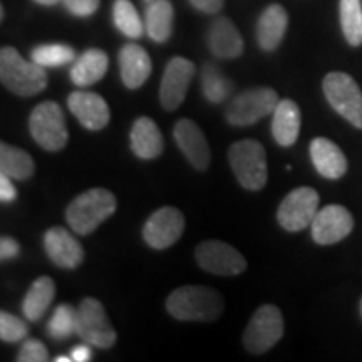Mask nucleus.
I'll return each instance as SVG.
<instances>
[{
  "instance_id": "nucleus-37",
  "label": "nucleus",
  "mask_w": 362,
  "mask_h": 362,
  "mask_svg": "<svg viewBox=\"0 0 362 362\" xmlns=\"http://www.w3.org/2000/svg\"><path fill=\"white\" fill-rule=\"evenodd\" d=\"M17 198V189L13 187L12 178L4 171H0V202L11 203Z\"/></svg>"
},
{
  "instance_id": "nucleus-24",
  "label": "nucleus",
  "mask_w": 362,
  "mask_h": 362,
  "mask_svg": "<svg viewBox=\"0 0 362 362\" xmlns=\"http://www.w3.org/2000/svg\"><path fill=\"white\" fill-rule=\"evenodd\" d=\"M107 66H110V59L107 54L101 49H89L83 56L78 57L71 69L72 83L79 88H89V86L96 84L106 76Z\"/></svg>"
},
{
  "instance_id": "nucleus-9",
  "label": "nucleus",
  "mask_w": 362,
  "mask_h": 362,
  "mask_svg": "<svg viewBox=\"0 0 362 362\" xmlns=\"http://www.w3.org/2000/svg\"><path fill=\"white\" fill-rule=\"evenodd\" d=\"M76 334L81 341L98 349H110L116 342V330L107 319L106 309L98 298L86 297L78 307Z\"/></svg>"
},
{
  "instance_id": "nucleus-33",
  "label": "nucleus",
  "mask_w": 362,
  "mask_h": 362,
  "mask_svg": "<svg viewBox=\"0 0 362 362\" xmlns=\"http://www.w3.org/2000/svg\"><path fill=\"white\" fill-rule=\"evenodd\" d=\"M27 332L29 329L24 320L6 310H0V341L11 344L21 342L22 339H25Z\"/></svg>"
},
{
  "instance_id": "nucleus-14",
  "label": "nucleus",
  "mask_w": 362,
  "mask_h": 362,
  "mask_svg": "<svg viewBox=\"0 0 362 362\" xmlns=\"http://www.w3.org/2000/svg\"><path fill=\"white\" fill-rule=\"evenodd\" d=\"M194 78V64L189 59L173 57L166 64L160 86V101L166 111H175L187 98L188 88Z\"/></svg>"
},
{
  "instance_id": "nucleus-28",
  "label": "nucleus",
  "mask_w": 362,
  "mask_h": 362,
  "mask_svg": "<svg viewBox=\"0 0 362 362\" xmlns=\"http://www.w3.org/2000/svg\"><path fill=\"white\" fill-rule=\"evenodd\" d=\"M233 84L223 72L220 71L218 66L205 64L202 69V90L206 101L220 104L228 99L232 94Z\"/></svg>"
},
{
  "instance_id": "nucleus-42",
  "label": "nucleus",
  "mask_w": 362,
  "mask_h": 362,
  "mask_svg": "<svg viewBox=\"0 0 362 362\" xmlns=\"http://www.w3.org/2000/svg\"><path fill=\"white\" fill-rule=\"evenodd\" d=\"M4 19V7H2V2H0V21Z\"/></svg>"
},
{
  "instance_id": "nucleus-23",
  "label": "nucleus",
  "mask_w": 362,
  "mask_h": 362,
  "mask_svg": "<svg viewBox=\"0 0 362 362\" xmlns=\"http://www.w3.org/2000/svg\"><path fill=\"white\" fill-rule=\"evenodd\" d=\"M161 131L151 117L141 116L134 121L131 129V149L141 160H155L163 153Z\"/></svg>"
},
{
  "instance_id": "nucleus-17",
  "label": "nucleus",
  "mask_w": 362,
  "mask_h": 362,
  "mask_svg": "<svg viewBox=\"0 0 362 362\" xmlns=\"http://www.w3.org/2000/svg\"><path fill=\"white\" fill-rule=\"evenodd\" d=\"M44 248L54 265L61 269H78L84 260L83 245L66 228L54 226L44 235Z\"/></svg>"
},
{
  "instance_id": "nucleus-36",
  "label": "nucleus",
  "mask_w": 362,
  "mask_h": 362,
  "mask_svg": "<svg viewBox=\"0 0 362 362\" xmlns=\"http://www.w3.org/2000/svg\"><path fill=\"white\" fill-rule=\"evenodd\" d=\"M21 253V245L16 238L0 237V262L17 259Z\"/></svg>"
},
{
  "instance_id": "nucleus-2",
  "label": "nucleus",
  "mask_w": 362,
  "mask_h": 362,
  "mask_svg": "<svg viewBox=\"0 0 362 362\" xmlns=\"http://www.w3.org/2000/svg\"><path fill=\"white\" fill-rule=\"evenodd\" d=\"M0 83L17 94L29 98L47 88V72L34 61H25L13 47L0 49Z\"/></svg>"
},
{
  "instance_id": "nucleus-29",
  "label": "nucleus",
  "mask_w": 362,
  "mask_h": 362,
  "mask_svg": "<svg viewBox=\"0 0 362 362\" xmlns=\"http://www.w3.org/2000/svg\"><path fill=\"white\" fill-rule=\"evenodd\" d=\"M339 19L347 42L352 47L362 45V0H341Z\"/></svg>"
},
{
  "instance_id": "nucleus-8",
  "label": "nucleus",
  "mask_w": 362,
  "mask_h": 362,
  "mask_svg": "<svg viewBox=\"0 0 362 362\" xmlns=\"http://www.w3.org/2000/svg\"><path fill=\"white\" fill-rule=\"evenodd\" d=\"M282 310L274 304H265L255 310L243 334V346L250 354H264L284 336Z\"/></svg>"
},
{
  "instance_id": "nucleus-22",
  "label": "nucleus",
  "mask_w": 362,
  "mask_h": 362,
  "mask_svg": "<svg viewBox=\"0 0 362 362\" xmlns=\"http://www.w3.org/2000/svg\"><path fill=\"white\" fill-rule=\"evenodd\" d=\"M153 64L148 52L138 44H126L119 51V71L128 89H138L146 83Z\"/></svg>"
},
{
  "instance_id": "nucleus-34",
  "label": "nucleus",
  "mask_w": 362,
  "mask_h": 362,
  "mask_svg": "<svg viewBox=\"0 0 362 362\" xmlns=\"http://www.w3.org/2000/svg\"><path fill=\"white\" fill-rule=\"evenodd\" d=\"M19 362H45L49 361V352L45 346L40 341L35 339H29L22 344L19 356H17Z\"/></svg>"
},
{
  "instance_id": "nucleus-3",
  "label": "nucleus",
  "mask_w": 362,
  "mask_h": 362,
  "mask_svg": "<svg viewBox=\"0 0 362 362\" xmlns=\"http://www.w3.org/2000/svg\"><path fill=\"white\" fill-rule=\"evenodd\" d=\"M116 197L110 189L94 188L81 193L66 210V220L78 235H89L116 211Z\"/></svg>"
},
{
  "instance_id": "nucleus-41",
  "label": "nucleus",
  "mask_w": 362,
  "mask_h": 362,
  "mask_svg": "<svg viewBox=\"0 0 362 362\" xmlns=\"http://www.w3.org/2000/svg\"><path fill=\"white\" fill-rule=\"evenodd\" d=\"M72 359L71 357H66V356H59V357H56V362H71Z\"/></svg>"
},
{
  "instance_id": "nucleus-5",
  "label": "nucleus",
  "mask_w": 362,
  "mask_h": 362,
  "mask_svg": "<svg viewBox=\"0 0 362 362\" xmlns=\"http://www.w3.org/2000/svg\"><path fill=\"white\" fill-rule=\"evenodd\" d=\"M324 96L334 111L357 129H362V93L346 72H329L322 83Z\"/></svg>"
},
{
  "instance_id": "nucleus-19",
  "label": "nucleus",
  "mask_w": 362,
  "mask_h": 362,
  "mask_svg": "<svg viewBox=\"0 0 362 362\" xmlns=\"http://www.w3.org/2000/svg\"><path fill=\"white\" fill-rule=\"evenodd\" d=\"M310 160L317 173L325 180H339L347 173L346 155L327 138H315L310 143Z\"/></svg>"
},
{
  "instance_id": "nucleus-20",
  "label": "nucleus",
  "mask_w": 362,
  "mask_h": 362,
  "mask_svg": "<svg viewBox=\"0 0 362 362\" xmlns=\"http://www.w3.org/2000/svg\"><path fill=\"white\" fill-rule=\"evenodd\" d=\"M300 107L292 99H282L272 112V136L284 148L296 144L300 134Z\"/></svg>"
},
{
  "instance_id": "nucleus-26",
  "label": "nucleus",
  "mask_w": 362,
  "mask_h": 362,
  "mask_svg": "<svg viewBox=\"0 0 362 362\" xmlns=\"http://www.w3.org/2000/svg\"><path fill=\"white\" fill-rule=\"evenodd\" d=\"M54 296H56V285L51 277H39L35 280L22 302V312L25 319L30 322H37L42 319V315L52 304Z\"/></svg>"
},
{
  "instance_id": "nucleus-13",
  "label": "nucleus",
  "mask_w": 362,
  "mask_h": 362,
  "mask_svg": "<svg viewBox=\"0 0 362 362\" xmlns=\"http://www.w3.org/2000/svg\"><path fill=\"white\" fill-rule=\"evenodd\" d=\"M354 228L351 211L342 205H327L317 211L310 223L312 238L319 245H334L341 242Z\"/></svg>"
},
{
  "instance_id": "nucleus-4",
  "label": "nucleus",
  "mask_w": 362,
  "mask_h": 362,
  "mask_svg": "<svg viewBox=\"0 0 362 362\" xmlns=\"http://www.w3.org/2000/svg\"><path fill=\"white\" fill-rule=\"evenodd\" d=\"M228 161L235 178L245 189L260 192L269 180L267 153L257 139H242L228 149Z\"/></svg>"
},
{
  "instance_id": "nucleus-38",
  "label": "nucleus",
  "mask_w": 362,
  "mask_h": 362,
  "mask_svg": "<svg viewBox=\"0 0 362 362\" xmlns=\"http://www.w3.org/2000/svg\"><path fill=\"white\" fill-rule=\"evenodd\" d=\"M189 4H192V7L197 8V11L215 16V13H218L221 8H223L225 0H189Z\"/></svg>"
},
{
  "instance_id": "nucleus-21",
  "label": "nucleus",
  "mask_w": 362,
  "mask_h": 362,
  "mask_svg": "<svg viewBox=\"0 0 362 362\" xmlns=\"http://www.w3.org/2000/svg\"><path fill=\"white\" fill-rule=\"evenodd\" d=\"M288 27V13L280 4H270L257 22V42L265 52L279 47Z\"/></svg>"
},
{
  "instance_id": "nucleus-7",
  "label": "nucleus",
  "mask_w": 362,
  "mask_h": 362,
  "mask_svg": "<svg viewBox=\"0 0 362 362\" xmlns=\"http://www.w3.org/2000/svg\"><path fill=\"white\" fill-rule=\"evenodd\" d=\"M30 136L45 151H61L66 148L67 134L66 119L61 106L54 101H44L34 107L29 119Z\"/></svg>"
},
{
  "instance_id": "nucleus-44",
  "label": "nucleus",
  "mask_w": 362,
  "mask_h": 362,
  "mask_svg": "<svg viewBox=\"0 0 362 362\" xmlns=\"http://www.w3.org/2000/svg\"><path fill=\"white\" fill-rule=\"evenodd\" d=\"M149 2H153V0H144V4H149Z\"/></svg>"
},
{
  "instance_id": "nucleus-30",
  "label": "nucleus",
  "mask_w": 362,
  "mask_h": 362,
  "mask_svg": "<svg viewBox=\"0 0 362 362\" xmlns=\"http://www.w3.org/2000/svg\"><path fill=\"white\" fill-rule=\"evenodd\" d=\"M112 21L116 29L129 39H139L144 33L141 17L129 0H116L112 6Z\"/></svg>"
},
{
  "instance_id": "nucleus-43",
  "label": "nucleus",
  "mask_w": 362,
  "mask_h": 362,
  "mask_svg": "<svg viewBox=\"0 0 362 362\" xmlns=\"http://www.w3.org/2000/svg\"><path fill=\"white\" fill-rule=\"evenodd\" d=\"M359 309H361V315H362V298H361V305H359Z\"/></svg>"
},
{
  "instance_id": "nucleus-32",
  "label": "nucleus",
  "mask_w": 362,
  "mask_h": 362,
  "mask_svg": "<svg viewBox=\"0 0 362 362\" xmlns=\"http://www.w3.org/2000/svg\"><path fill=\"white\" fill-rule=\"evenodd\" d=\"M76 325H78V310L69 304H61L49 320L47 334L54 341H64L76 334Z\"/></svg>"
},
{
  "instance_id": "nucleus-25",
  "label": "nucleus",
  "mask_w": 362,
  "mask_h": 362,
  "mask_svg": "<svg viewBox=\"0 0 362 362\" xmlns=\"http://www.w3.org/2000/svg\"><path fill=\"white\" fill-rule=\"evenodd\" d=\"M173 4L170 0H153L146 4L144 30L158 44L166 42L173 33Z\"/></svg>"
},
{
  "instance_id": "nucleus-12",
  "label": "nucleus",
  "mask_w": 362,
  "mask_h": 362,
  "mask_svg": "<svg viewBox=\"0 0 362 362\" xmlns=\"http://www.w3.org/2000/svg\"><path fill=\"white\" fill-rule=\"evenodd\" d=\"M185 232V216L178 208L163 206L146 220L143 238L151 248L165 250L175 245Z\"/></svg>"
},
{
  "instance_id": "nucleus-31",
  "label": "nucleus",
  "mask_w": 362,
  "mask_h": 362,
  "mask_svg": "<svg viewBox=\"0 0 362 362\" xmlns=\"http://www.w3.org/2000/svg\"><path fill=\"white\" fill-rule=\"evenodd\" d=\"M30 57L44 69L69 64L76 59V51L67 44H42L33 49Z\"/></svg>"
},
{
  "instance_id": "nucleus-1",
  "label": "nucleus",
  "mask_w": 362,
  "mask_h": 362,
  "mask_svg": "<svg viewBox=\"0 0 362 362\" xmlns=\"http://www.w3.org/2000/svg\"><path fill=\"white\" fill-rule=\"evenodd\" d=\"M170 315L187 322H214L223 314L225 300L218 291L205 285H185L166 298Z\"/></svg>"
},
{
  "instance_id": "nucleus-10",
  "label": "nucleus",
  "mask_w": 362,
  "mask_h": 362,
  "mask_svg": "<svg viewBox=\"0 0 362 362\" xmlns=\"http://www.w3.org/2000/svg\"><path fill=\"white\" fill-rule=\"evenodd\" d=\"M317 211H319V193L310 187H300L292 189L280 203L277 220L287 232H300L310 226Z\"/></svg>"
},
{
  "instance_id": "nucleus-6",
  "label": "nucleus",
  "mask_w": 362,
  "mask_h": 362,
  "mask_svg": "<svg viewBox=\"0 0 362 362\" xmlns=\"http://www.w3.org/2000/svg\"><path fill=\"white\" fill-rule=\"evenodd\" d=\"M279 101L277 90L267 86L247 89L235 96L233 101L228 104L225 117L230 124L238 126V128L252 126L272 115Z\"/></svg>"
},
{
  "instance_id": "nucleus-40",
  "label": "nucleus",
  "mask_w": 362,
  "mask_h": 362,
  "mask_svg": "<svg viewBox=\"0 0 362 362\" xmlns=\"http://www.w3.org/2000/svg\"><path fill=\"white\" fill-rule=\"evenodd\" d=\"M35 4H39V6H44V7H52V6H57L61 0H34Z\"/></svg>"
},
{
  "instance_id": "nucleus-15",
  "label": "nucleus",
  "mask_w": 362,
  "mask_h": 362,
  "mask_svg": "<svg viewBox=\"0 0 362 362\" xmlns=\"http://www.w3.org/2000/svg\"><path fill=\"white\" fill-rule=\"evenodd\" d=\"M69 111L78 117V121L86 129L99 131L110 123V106L106 99L90 90H74L67 98Z\"/></svg>"
},
{
  "instance_id": "nucleus-18",
  "label": "nucleus",
  "mask_w": 362,
  "mask_h": 362,
  "mask_svg": "<svg viewBox=\"0 0 362 362\" xmlns=\"http://www.w3.org/2000/svg\"><path fill=\"white\" fill-rule=\"evenodd\" d=\"M206 44L218 59H237L243 54V39L228 17H216L208 27Z\"/></svg>"
},
{
  "instance_id": "nucleus-35",
  "label": "nucleus",
  "mask_w": 362,
  "mask_h": 362,
  "mask_svg": "<svg viewBox=\"0 0 362 362\" xmlns=\"http://www.w3.org/2000/svg\"><path fill=\"white\" fill-rule=\"evenodd\" d=\"M64 7L76 17H90L99 8L101 0H61Z\"/></svg>"
},
{
  "instance_id": "nucleus-39",
  "label": "nucleus",
  "mask_w": 362,
  "mask_h": 362,
  "mask_svg": "<svg viewBox=\"0 0 362 362\" xmlns=\"http://www.w3.org/2000/svg\"><path fill=\"white\" fill-rule=\"evenodd\" d=\"M71 359L74 362H88L93 359V351H90L89 344H81V346H76L74 349L71 351Z\"/></svg>"
},
{
  "instance_id": "nucleus-16",
  "label": "nucleus",
  "mask_w": 362,
  "mask_h": 362,
  "mask_svg": "<svg viewBox=\"0 0 362 362\" xmlns=\"http://www.w3.org/2000/svg\"><path fill=\"white\" fill-rule=\"evenodd\" d=\"M173 136L181 153H183L193 168L200 171L208 168L211 160L210 146H208V141L200 126L193 123L192 119H180L175 124Z\"/></svg>"
},
{
  "instance_id": "nucleus-11",
  "label": "nucleus",
  "mask_w": 362,
  "mask_h": 362,
  "mask_svg": "<svg viewBox=\"0 0 362 362\" xmlns=\"http://www.w3.org/2000/svg\"><path fill=\"white\" fill-rule=\"evenodd\" d=\"M194 259L203 270L214 275L233 277L247 270L245 257L230 243L220 240H206L200 243L194 252Z\"/></svg>"
},
{
  "instance_id": "nucleus-27",
  "label": "nucleus",
  "mask_w": 362,
  "mask_h": 362,
  "mask_svg": "<svg viewBox=\"0 0 362 362\" xmlns=\"http://www.w3.org/2000/svg\"><path fill=\"white\" fill-rule=\"evenodd\" d=\"M0 171L7 173L12 180L24 181L34 175L35 163L24 149L0 141Z\"/></svg>"
}]
</instances>
